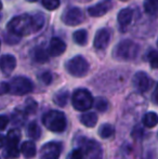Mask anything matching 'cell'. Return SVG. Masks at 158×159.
Instances as JSON below:
<instances>
[{"mask_svg": "<svg viewBox=\"0 0 158 159\" xmlns=\"http://www.w3.org/2000/svg\"><path fill=\"white\" fill-rule=\"evenodd\" d=\"M0 47H1V40H0Z\"/></svg>", "mask_w": 158, "mask_h": 159, "instance_id": "41", "label": "cell"}, {"mask_svg": "<svg viewBox=\"0 0 158 159\" xmlns=\"http://www.w3.org/2000/svg\"><path fill=\"white\" fill-rule=\"evenodd\" d=\"M26 1H28V2H36L37 0H26Z\"/></svg>", "mask_w": 158, "mask_h": 159, "instance_id": "38", "label": "cell"}, {"mask_svg": "<svg viewBox=\"0 0 158 159\" xmlns=\"http://www.w3.org/2000/svg\"><path fill=\"white\" fill-rule=\"evenodd\" d=\"M84 151L88 159H102L103 157L101 145L94 140H87L84 143Z\"/></svg>", "mask_w": 158, "mask_h": 159, "instance_id": "9", "label": "cell"}, {"mask_svg": "<svg viewBox=\"0 0 158 159\" xmlns=\"http://www.w3.org/2000/svg\"><path fill=\"white\" fill-rule=\"evenodd\" d=\"M112 7H113V3L111 0H103V1L94 4L93 7H90V8L88 9V13L90 16H93V17L103 16L104 14H106V13L112 9Z\"/></svg>", "mask_w": 158, "mask_h": 159, "instance_id": "12", "label": "cell"}, {"mask_svg": "<svg viewBox=\"0 0 158 159\" xmlns=\"http://www.w3.org/2000/svg\"><path fill=\"white\" fill-rule=\"evenodd\" d=\"M8 32L16 36V37L27 36L29 34L34 33L32 16L28 14H22L13 17L8 24Z\"/></svg>", "mask_w": 158, "mask_h": 159, "instance_id": "1", "label": "cell"}, {"mask_svg": "<svg viewBox=\"0 0 158 159\" xmlns=\"http://www.w3.org/2000/svg\"><path fill=\"white\" fill-rule=\"evenodd\" d=\"M68 159H84V151L80 148L74 149V151L70 153V155L68 156Z\"/></svg>", "mask_w": 158, "mask_h": 159, "instance_id": "32", "label": "cell"}, {"mask_svg": "<svg viewBox=\"0 0 158 159\" xmlns=\"http://www.w3.org/2000/svg\"><path fill=\"white\" fill-rule=\"evenodd\" d=\"M4 158L7 159H14L17 158L20 156V149L17 148V146H12V145H7V147L3 149L2 153Z\"/></svg>", "mask_w": 158, "mask_h": 159, "instance_id": "25", "label": "cell"}, {"mask_svg": "<svg viewBox=\"0 0 158 159\" xmlns=\"http://www.w3.org/2000/svg\"><path fill=\"white\" fill-rule=\"evenodd\" d=\"M62 21L68 26H76L84 21V16L81 9L77 8V7H72L63 13Z\"/></svg>", "mask_w": 158, "mask_h": 159, "instance_id": "7", "label": "cell"}, {"mask_svg": "<svg viewBox=\"0 0 158 159\" xmlns=\"http://www.w3.org/2000/svg\"><path fill=\"white\" fill-rule=\"evenodd\" d=\"M32 23H33V30L34 33H37L43 27L44 25V16L42 13H36L32 16Z\"/></svg>", "mask_w": 158, "mask_h": 159, "instance_id": "21", "label": "cell"}, {"mask_svg": "<svg viewBox=\"0 0 158 159\" xmlns=\"http://www.w3.org/2000/svg\"><path fill=\"white\" fill-rule=\"evenodd\" d=\"M61 144L56 142H49L41 147L40 159H59L61 154Z\"/></svg>", "mask_w": 158, "mask_h": 159, "instance_id": "8", "label": "cell"}, {"mask_svg": "<svg viewBox=\"0 0 158 159\" xmlns=\"http://www.w3.org/2000/svg\"><path fill=\"white\" fill-rule=\"evenodd\" d=\"M107 101L103 98H99L97 101H95V108L99 111H105L107 109Z\"/></svg>", "mask_w": 158, "mask_h": 159, "instance_id": "31", "label": "cell"}, {"mask_svg": "<svg viewBox=\"0 0 158 159\" xmlns=\"http://www.w3.org/2000/svg\"><path fill=\"white\" fill-rule=\"evenodd\" d=\"M72 103L75 109L80 111H86L92 107L94 100L92 98V94L87 89H77L73 93Z\"/></svg>", "mask_w": 158, "mask_h": 159, "instance_id": "4", "label": "cell"}, {"mask_svg": "<svg viewBox=\"0 0 158 159\" xmlns=\"http://www.w3.org/2000/svg\"><path fill=\"white\" fill-rule=\"evenodd\" d=\"M8 92H10L9 84H7V82H0V95H3Z\"/></svg>", "mask_w": 158, "mask_h": 159, "instance_id": "35", "label": "cell"}, {"mask_svg": "<svg viewBox=\"0 0 158 159\" xmlns=\"http://www.w3.org/2000/svg\"><path fill=\"white\" fill-rule=\"evenodd\" d=\"M10 87V93L14 95H25L33 91V82L28 78L19 76L11 80L9 84Z\"/></svg>", "mask_w": 158, "mask_h": 159, "instance_id": "6", "label": "cell"}, {"mask_svg": "<svg viewBox=\"0 0 158 159\" xmlns=\"http://www.w3.org/2000/svg\"><path fill=\"white\" fill-rule=\"evenodd\" d=\"M144 11L150 15L156 14L158 12V0H145L144 1Z\"/></svg>", "mask_w": 158, "mask_h": 159, "instance_id": "26", "label": "cell"}, {"mask_svg": "<svg viewBox=\"0 0 158 159\" xmlns=\"http://www.w3.org/2000/svg\"><path fill=\"white\" fill-rule=\"evenodd\" d=\"M73 38H74L75 42L79 46H84L88 42V33H87L86 30H76L73 35Z\"/></svg>", "mask_w": 158, "mask_h": 159, "instance_id": "22", "label": "cell"}, {"mask_svg": "<svg viewBox=\"0 0 158 159\" xmlns=\"http://www.w3.org/2000/svg\"><path fill=\"white\" fill-rule=\"evenodd\" d=\"M115 132V129L112 125H108V124H105L103 126H101L99 130V134L102 139H108L114 134Z\"/></svg>", "mask_w": 158, "mask_h": 159, "instance_id": "27", "label": "cell"}, {"mask_svg": "<svg viewBox=\"0 0 158 159\" xmlns=\"http://www.w3.org/2000/svg\"><path fill=\"white\" fill-rule=\"evenodd\" d=\"M7 142L8 145H12V146H17V144L21 141V132L17 129H12L8 132L7 134Z\"/></svg>", "mask_w": 158, "mask_h": 159, "instance_id": "18", "label": "cell"}, {"mask_svg": "<svg viewBox=\"0 0 158 159\" xmlns=\"http://www.w3.org/2000/svg\"><path fill=\"white\" fill-rule=\"evenodd\" d=\"M40 78H41V81L46 84H50L51 81H52V75H51V73H49V71L43 73Z\"/></svg>", "mask_w": 158, "mask_h": 159, "instance_id": "33", "label": "cell"}, {"mask_svg": "<svg viewBox=\"0 0 158 159\" xmlns=\"http://www.w3.org/2000/svg\"><path fill=\"white\" fill-rule=\"evenodd\" d=\"M60 3H61L60 0H42V6L49 11L56 10L60 7Z\"/></svg>", "mask_w": 158, "mask_h": 159, "instance_id": "29", "label": "cell"}, {"mask_svg": "<svg viewBox=\"0 0 158 159\" xmlns=\"http://www.w3.org/2000/svg\"><path fill=\"white\" fill-rule=\"evenodd\" d=\"M147 59L150 62L152 68L157 69L158 68V51L156 50H151L147 54Z\"/></svg>", "mask_w": 158, "mask_h": 159, "instance_id": "28", "label": "cell"}, {"mask_svg": "<svg viewBox=\"0 0 158 159\" xmlns=\"http://www.w3.org/2000/svg\"><path fill=\"white\" fill-rule=\"evenodd\" d=\"M33 60L37 63H46L49 61V53L42 48H36L33 51Z\"/></svg>", "mask_w": 158, "mask_h": 159, "instance_id": "17", "label": "cell"}, {"mask_svg": "<svg viewBox=\"0 0 158 159\" xmlns=\"http://www.w3.org/2000/svg\"><path fill=\"white\" fill-rule=\"evenodd\" d=\"M132 17H133V11L130 8L122 9V10L119 11L117 20H118V23L120 27H121V30H126L130 25L131 21H132Z\"/></svg>", "mask_w": 158, "mask_h": 159, "instance_id": "15", "label": "cell"}, {"mask_svg": "<svg viewBox=\"0 0 158 159\" xmlns=\"http://www.w3.org/2000/svg\"><path fill=\"white\" fill-rule=\"evenodd\" d=\"M84 1H89V0H84Z\"/></svg>", "mask_w": 158, "mask_h": 159, "instance_id": "43", "label": "cell"}, {"mask_svg": "<svg viewBox=\"0 0 158 159\" xmlns=\"http://www.w3.org/2000/svg\"><path fill=\"white\" fill-rule=\"evenodd\" d=\"M111 40V33L108 32L106 28H101L95 34L94 41H93V46L97 50H104L107 48L108 43Z\"/></svg>", "mask_w": 158, "mask_h": 159, "instance_id": "11", "label": "cell"}, {"mask_svg": "<svg viewBox=\"0 0 158 159\" xmlns=\"http://www.w3.org/2000/svg\"><path fill=\"white\" fill-rule=\"evenodd\" d=\"M157 47H158V39H157Z\"/></svg>", "mask_w": 158, "mask_h": 159, "instance_id": "42", "label": "cell"}, {"mask_svg": "<svg viewBox=\"0 0 158 159\" xmlns=\"http://www.w3.org/2000/svg\"><path fill=\"white\" fill-rule=\"evenodd\" d=\"M42 124L48 130L52 132H63L66 129V117L62 111H50L42 117Z\"/></svg>", "mask_w": 158, "mask_h": 159, "instance_id": "3", "label": "cell"}, {"mask_svg": "<svg viewBox=\"0 0 158 159\" xmlns=\"http://www.w3.org/2000/svg\"><path fill=\"white\" fill-rule=\"evenodd\" d=\"M81 122L88 128H93L97 124V115L95 113H86L81 116Z\"/></svg>", "mask_w": 158, "mask_h": 159, "instance_id": "19", "label": "cell"}, {"mask_svg": "<svg viewBox=\"0 0 158 159\" xmlns=\"http://www.w3.org/2000/svg\"><path fill=\"white\" fill-rule=\"evenodd\" d=\"M153 102L158 105V86H157V88L155 89L154 93H153Z\"/></svg>", "mask_w": 158, "mask_h": 159, "instance_id": "36", "label": "cell"}, {"mask_svg": "<svg viewBox=\"0 0 158 159\" xmlns=\"http://www.w3.org/2000/svg\"><path fill=\"white\" fill-rule=\"evenodd\" d=\"M4 143H6V138H4L2 134H0V148H2V147H3Z\"/></svg>", "mask_w": 158, "mask_h": 159, "instance_id": "37", "label": "cell"}, {"mask_svg": "<svg viewBox=\"0 0 158 159\" xmlns=\"http://www.w3.org/2000/svg\"><path fill=\"white\" fill-rule=\"evenodd\" d=\"M66 50V44L62 39L57 37H54L50 40L48 48V53L51 57H60L61 54H63Z\"/></svg>", "mask_w": 158, "mask_h": 159, "instance_id": "14", "label": "cell"}, {"mask_svg": "<svg viewBox=\"0 0 158 159\" xmlns=\"http://www.w3.org/2000/svg\"><path fill=\"white\" fill-rule=\"evenodd\" d=\"M143 124L147 128H154L158 125V115L154 111L146 113L143 117Z\"/></svg>", "mask_w": 158, "mask_h": 159, "instance_id": "20", "label": "cell"}, {"mask_svg": "<svg viewBox=\"0 0 158 159\" xmlns=\"http://www.w3.org/2000/svg\"><path fill=\"white\" fill-rule=\"evenodd\" d=\"M120 1H127V0H120Z\"/></svg>", "mask_w": 158, "mask_h": 159, "instance_id": "40", "label": "cell"}, {"mask_svg": "<svg viewBox=\"0 0 158 159\" xmlns=\"http://www.w3.org/2000/svg\"><path fill=\"white\" fill-rule=\"evenodd\" d=\"M21 153L23 154V156L25 158H33L36 155V145H35V143L32 142V141L24 142L21 146Z\"/></svg>", "mask_w": 158, "mask_h": 159, "instance_id": "16", "label": "cell"}, {"mask_svg": "<svg viewBox=\"0 0 158 159\" xmlns=\"http://www.w3.org/2000/svg\"><path fill=\"white\" fill-rule=\"evenodd\" d=\"M133 86L139 92H145L150 89L151 86V79L144 71H138L133 76Z\"/></svg>", "mask_w": 158, "mask_h": 159, "instance_id": "10", "label": "cell"}, {"mask_svg": "<svg viewBox=\"0 0 158 159\" xmlns=\"http://www.w3.org/2000/svg\"><path fill=\"white\" fill-rule=\"evenodd\" d=\"M66 70L74 77H84L89 71V64L87 60L81 55L70 59L66 63Z\"/></svg>", "mask_w": 158, "mask_h": 159, "instance_id": "5", "label": "cell"}, {"mask_svg": "<svg viewBox=\"0 0 158 159\" xmlns=\"http://www.w3.org/2000/svg\"><path fill=\"white\" fill-rule=\"evenodd\" d=\"M68 96H70V93H68V91L62 90V91L57 92L56 94L54 95V98H53V101H54V103L56 105L63 107V106H65V105L67 104Z\"/></svg>", "mask_w": 158, "mask_h": 159, "instance_id": "23", "label": "cell"}, {"mask_svg": "<svg viewBox=\"0 0 158 159\" xmlns=\"http://www.w3.org/2000/svg\"><path fill=\"white\" fill-rule=\"evenodd\" d=\"M40 134H41V130H40L38 124L35 121L30 122L27 127V135L33 140H37L40 138Z\"/></svg>", "mask_w": 158, "mask_h": 159, "instance_id": "24", "label": "cell"}, {"mask_svg": "<svg viewBox=\"0 0 158 159\" xmlns=\"http://www.w3.org/2000/svg\"><path fill=\"white\" fill-rule=\"evenodd\" d=\"M8 124H9V118L4 115L0 116V131L6 129V127L8 126Z\"/></svg>", "mask_w": 158, "mask_h": 159, "instance_id": "34", "label": "cell"}, {"mask_svg": "<svg viewBox=\"0 0 158 159\" xmlns=\"http://www.w3.org/2000/svg\"><path fill=\"white\" fill-rule=\"evenodd\" d=\"M16 67V59L11 54H4L0 57V69L6 76L12 74Z\"/></svg>", "mask_w": 158, "mask_h": 159, "instance_id": "13", "label": "cell"}, {"mask_svg": "<svg viewBox=\"0 0 158 159\" xmlns=\"http://www.w3.org/2000/svg\"><path fill=\"white\" fill-rule=\"evenodd\" d=\"M38 104L36 103V101H34L33 98H28L25 102V111L27 114H33L37 111Z\"/></svg>", "mask_w": 158, "mask_h": 159, "instance_id": "30", "label": "cell"}, {"mask_svg": "<svg viewBox=\"0 0 158 159\" xmlns=\"http://www.w3.org/2000/svg\"><path fill=\"white\" fill-rule=\"evenodd\" d=\"M140 47L132 40H122L114 49V57L120 61H131L138 57Z\"/></svg>", "mask_w": 158, "mask_h": 159, "instance_id": "2", "label": "cell"}, {"mask_svg": "<svg viewBox=\"0 0 158 159\" xmlns=\"http://www.w3.org/2000/svg\"><path fill=\"white\" fill-rule=\"evenodd\" d=\"M2 9V2H1V0H0V10Z\"/></svg>", "mask_w": 158, "mask_h": 159, "instance_id": "39", "label": "cell"}]
</instances>
